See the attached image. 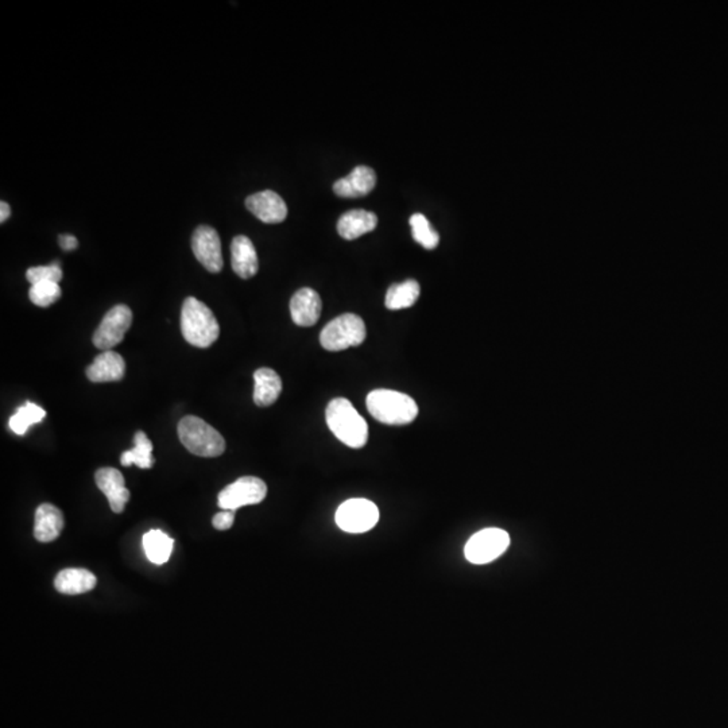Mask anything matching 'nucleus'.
Returning a JSON list of instances; mask_svg holds the SVG:
<instances>
[{
  "instance_id": "f3484780",
  "label": "nucleus",
  "mask_w": 728,
  "mask_h": 728,
  "mask_svg": "<svg viewBox=\"0 0 728 728\" xmlns=\"http://www.w3.org/2000/svg\"><path fill=\"white\" fill-rule=\"evenodd\" d=\"M64 529V516L59 507L51 503H43L36 510L34 521V537L40 542H51L61 534Z\"/></svg>"
},
{
  "instance_id": "4468645a",
  "label": "nucleus",
  "mask_w": 728,
  "mask_h": 728,
  "mask_svg": "<svg viewBox=\"0 0 728 728\" xmlns=\"http://www.w3.org/2000/svg\"><path fill=\"white\" fill-rule=\"evenodd\" d=\"M321 298L319 293L311 288H303L295 293L290 301V314L295 324L300 327H312L319 321L321 314Z\"/></svg>"
},
{
  "instance_id": "6ab92c4d",
  "label": "nucleus",
  "mask_w": 728,
  "mask_h": 728,
  "mask_svg": "<svg viewBox=\"0 0 728 728\" xmlns=\"http://www.w3.org/2000/svg\"><path fill=\"white\" fill-rule=\"evenodd\" d=\"M378 226L376 213L364 210H352L345 212L337 223V233L347 241L360 238L364 233H371Z\"/></svg>"
},
{
  "instance_id": "9d476101",
  "label": "nucleus",
  "mask_w": 728,
  "mask_h": 728,
  "mask_svg": "<svg viewBox=\"0 0 728 728\" xmlns=\"http://www.w3.org/2000/svg\"><path fill=\"white\" fill-rule=\"evenodd\" d=\"M192 249L197 261L210 273L218 274L225 266L222 254V241L215 228L200 226L192 236Z\"/></svg>"
},
{
  "instance_id": "20e7f679",
  "label": "nucleus",
  "mask_w": 728,
  "mask_h": 728,
  "mask_svg": "<svg viewBox=\"0 0 728 728\" xmlns=\"http://www.w3.org/2000/svg\"><path fill=\"white\" fill-rule=\"evenodd\" d=\"M177 431L182 446L196 456L218 457L225 454V437L196 415L182 418Z\"/></svg>"
},
{
  "instance_id": "c756f323",
  "label": "nucleus",
  "mask_w": 728,
  "mask_h": 728,
  "mask_svg": "<svg viewBox=\"0 0 728 728\" xmlns=\"http://www.w3.org/2000/svg\"><path fill=\"white\" fill-rule=\"evenodd\" d=\"M12 215V208L6 202H0V223L6 222L7 218Z\"/></svg>"
},
{
  "instance_id": "423d86ee",
  "label": "nucleus",
  "mask_w": 728,
  "mask_h": 728,
  "mask_svg": "<svg viewBox=\"0 0 728 728\" xmlns=\"http://www.w3.org/2000/svg\"><path fill=\"white\" fill-rule=\"evenodd\" d=\"M510 545L507 532L496 527L480 530L473 534L465 545L464 555L470 563L487 564L496 560L506 552Z\"/></svg>"
},
{
  "instance_id": "412c9836",
  "label": "nucleus",
  "mask_w": 728,
  "mask_h": 728,
  "mask_svg": "<svg viewBox=\"0 0 728 728\" xmlns=\"http://www.w3.org/2000/svg\"><path fill=\"white\" fill-rule=\"evenodd\" d=\"M420 293V283L415 280H408L390 286L384 303L390 311L410 308L417 303Z\"/></svg>"
},
{
  "instance_id": "a211bd4d",
  "label": "nucleus",
  "mask_w": 728,
  "mask_h": 728,
  "mask_svg": "<svg viewBox=\"0 0 728 728\" xmlns=\"http://www.w3.org/2000/svg\"><path fill=\"white\" fill-rule=\"evenodd\" d=\"M95 574L84 568H67L57 574L54 589L64 595H80L92 591L96 587Z\"/></svg>"
},
{
  "instance_id": "9b49d317",
  "label": "nucleus",
  "mask_w": 728,
  "mask_h": 728,
  "mask_svg": "<svg viewBox=\"0 0 728 728\" xmlns=\"http://www.w3.org/2000/svg\"><path fill=\"white\" fill-rule=\"evenodd\" d=\"M95 480L99 490L108 499L109 507L114 513H123L124 507L130 501V491L126 488V480L121 471L111 467L100 468L96 471Z\"/></svg>"
},
{
  "instance_id": "aec40b11",
  "label": "nucleus",
  "mask_w": 728,
  "mask_h": 728,
  "mask_svg": "<svg viewBox=\"0 0 728 728\" xmlns=\"http://www.w3.org/2000/svg\"><path fill=\"white\" fill-rule=\"evenodd\" d=\"M254 402L261 408L272 407L282 392L281 376L272 368H259L254 373Z\"/></svg>"
},
{
  "instance_id": "b1692460",
  "label": "nucleus",
  "mask_w": 728,
  "mask_h": 728,
  "mask_svg": "<svg viewBox=\"0 0 728 728\" xmlns=\"http://www.w3.org/2000/svg\"><path fill=\"white\" fill-rule=\"evenodd\" d=\"M45 417L46 412L43 408L33 404V402H26V404L20 407V409L17 410V413L10 418V429H12L15 434L23 436L31 425L41 423Z\"/></svg>"
},
{
  "instance_id": "cd10ccee",
  "label": "nucleus",
  "mask_w": 728,
  "mask_h": 728,
  "mask_svg": "<svg viewBox=\"0 0 728 728\" xmlns=\"http://www.w3.org/2000/svg\"><path fill=\"white\" fill-rule=\"evenodd\" d=\"M235 510H223L213 517V527L218 530H228L235 521Z\"/></svg>"
},
{
  "instance_id": "7ed1b4c3",
  "label": "nucleus",
  "mask_w": 728,
  "mask_h": 728,
  "mask_svg": "<svg viewBox=\"0 0 728 728\" xmlns=\"http://www.w3.org/2000/svg\"><path fill=\"white\" fill-rule=\"evenodd\" d=\"M368 413L386 425H408L418 415L415 400L404 392L394 390H374L366 400Z\"/></svg>"
},
{
  "instance_id": "ddd939ff",
  "label": "nucleus",
  "mask_w": 728,
  "mask_h": 728,
  "mask_svg": "<svg viewBox=\"0 0 728 728\" xmlns=\"http://www.w3.org/2000/svg\"><path fill=\"white\" fill-rule=\"evenodd\" d=\"M376 186V171L368 166H358L348 176L335 182L334 192L343 199H356L370 194Z\"/></svg>"
},
{
  "instance_id": "2eb2a0df",
  "label": "nucleus",
  "mask_w": 728,
  "mask_h": 728,
  "mask_svg": "<svg viewBox=\"0 0 728 728\" xmlns=\"http://www.w3.org/2000/svg\"><path fill=\"white\" fill-rule=\"evenodd\" d=\"M126 374V361L115 351H104L96 356L90 368H87V376L93 384H107L118 382L123 379Z\"/></svg>"
},
{
  "instance_id": "c85d7f7f",
  "label": "nucleus",
  "mask_w": 728,
  "mask_h": 728,
  "mask_svg": "<svg viewBox=\"0 0 728 728\" xmlns=\"http://www.w3.org/2000/svg\"><path fill=\"white\" fill-rule=\"evenodd\" d=\"M59 246H61L62 249L65 251H73V249H76L79 247V241L73 235H59Z\"/></svg>"
},
{
  "instance_id": "dca6fc26",
  "label": "nucleus",
  "mask_w": 728,
  "mask_h": 728,
  "mask_svg": "<svg viewBox=\"0 0 728 728\" xmlns=\"http://www.w3.org/2000/svg\"><path fill=\"white\" fill-rule=\"evenodd\" d=\"M231 264L236 275L243 280H249L258 273V255L251 239L244 235L233 238L231 243Z\"/></svg>"
},
{
  "instance_id": "0eeeda50",
  "label": "nucleus",
  "mask_w": 728,
  "mask_h": 728,
  "mask_svg": "<svg viewBox=\"0 0 728 728\" xmlns=\"http://www.w3.org/2000/svg\"><path fill=\"white\" fill-rule=\"evenodd\" d=\"M379 521V510L368 499H350L336 511V524L347 533H366L373 529Z\"/></svg>"
},
{
  "instance_id": "f8f14e48",
  "label": "nucleus",
  "mask_w": 728,
  "mask_h": 728,
  "mask_svg": "<svg viewBox=\"0 0 728 728\" xmlns=\"http://www.w3.org/2000/svg\"><path fill=\"white\" fill-rule=\"evenodd\" d=\"M246 207L266 225H277L288 218V205L280 194L273 191L251 194L246 199Z\"/></svg>"
},
{
  "instance_id": "f257e3e1",
  "label": "nucleus",
  "mask_w": 728,
  "mask_h": 728,
  "mask_svg": "<svg viewBox=\"0 0 728 728\" xmlns=\"http://www.w3.org/2000/svg\"><path fill=\"white\" fill-rule=\"evenodd\" d=\"M328 428L350 448H363L368 440V426L366 420L356 412L353 405L345 398H335L328 405Z\"/></svg>"
},
{
  "instance_id": "4be33fe9",
  "label": "nucleus",
  "mask_w": 728,
  "mask_h": 728,
  "mask_svg": "<svg viewBox=\"0 0 728 728\" xmlns=\"http://www.w3.org/2000/svg\"><path fill=\"white\" fill-rule=\"evenodd\" d=\"M174 540L161 530H150L143 535V548L146 556L153 564L162 566L168 563L173 552Z\"/></svg>"
},
{
  "instance_id": "5701e85b",
  "label": "nucleus",
  "mask_w": 728,
  "mask_h": 728,
  "mask_svg": "<svg viewBox=\"0 0 728 728\" xmlns=\"http://www.w3.org/2000/svg\"><path fill=\"white\" fill-rule=\"evenodd\" d=\"M135 447L130 451L123 452L121 456V464L123 467H130L135 464L142 470H149L154 465L153 457V444L145 431H139L134 436Z\"/></svg>"
},
{
  "instance_id": "6e6552de",
  "label": "nucleus",
  "mask_w": 728,
  "mask_h": 728,
  "mask_svg": "<svg viewBox=\"0 0 728 728\" xmlns=\"http://www.w3.org/2000/svg\"><path fill=\"white\" fill-rule=\"evenodd\" d=\"M267 486L255 477L239 478L236 482L220 491L218 504L223 510H238L249 504H258L266 498Z\"/></svg>"
},
{
  "instance_id": "a878e982",
  "label": "nucleus",
  "mask_w": 728,
  "mask_h": 728,
  "mask_svg": "<svg viewBox=\"0 0 728 728\" xmlns=\"http://www.w3.org/2000/svg\"><path fill=\"white\" fill-rule=\"evenodd\" d=\"M61 295V288L57 282L36 283V285H31L30 291H28L31 303L40 308H48L51 304L59 301Z\"/></svg>"
},
{
  "instance_id": "1a4fd4ad",
  "label": "nucleus",
  "mask_w": 728,
  "mask_h": 728,
  "mask_svg": "<svg viewBox=\"0 0 728 728\" xmlns=\"http://www.w3.org/2000/svg\"><path fill=\"white\" fill-rule=\"evenodd\" d=\"M132 324V312L127 305L109 309L93 335V344L101 351H111L123 342Z\"/></svg>"
},
{
  "instance_id": "bb28decb",
  "label": "nucleus",
  "mask_w": 728,
  "mask_h": 728,
  "mask_svg": "<svg viewBox=\"0 0 728 728\" xmlns=\"http://www.w3.org/2000/svg\"><path fill=\"white\" fill-rule=\"evenodd\" d=\"M26 278L31 285L40 282H61L62 270L59 265L53 264L49 266L31 267L26 272Z\"/></svg>"
},
{
  "instance_id": "f03ea898",
  "label": "nucleus",
  "mask_w": 728,
  "mask_h": 728,
  "mask_svg": "<svg viewBox=\"0 0 728 728\" xmlns=\"http://www.w3.org/2000/svg\"><path fill=\"white\" fill-rule=\"evenodd\" d=\"M181 332L189 344L208 348L218 340L220 327L215 314L204 303L188 297L182 305Z\"/></svg>"
},
{
  "instance_id": "39448f33",
  "label": "nucleus",
  "mask_w": 728,
  "mask_h": 728,
  "mask_svg": "<svg viewBox=\"0 0 728 728\" xmlns=\"http://www.w3.org/2000/svg\"><path fill=\"white\" fill-rule=\"evenodd\" d=\"M366 340V324L358 314L345 313L328 322L320 335L324 350L337 352L358 347Z\"/></svg>"
},
{
  "instance_id": "393cba45",
  "label": "nucleus",
  "mask_w": 728,
  "mask_h": 728,
  "mask_svg": "<svg viewBox=\"0 0 728 728\" xmlns=\"http://www.w3.org/2000/svg\"><path fill=\"white\" fill-rule=\"evenodd\" d=\"M413 238L426 249H433L440 243V235L431 227V222L423 213H415L410 218Z\"/></svg>"
}]
</instances>
